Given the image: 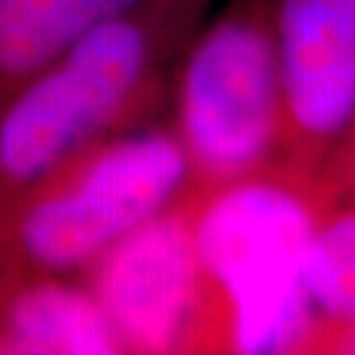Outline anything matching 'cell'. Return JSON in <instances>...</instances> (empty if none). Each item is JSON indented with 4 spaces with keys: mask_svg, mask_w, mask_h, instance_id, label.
I'll return each instance as SVG.
<instances>
[{
    "mask_svg": "<svg viewBox=\"0 0 355 355\" xmlns=\"http://www.w3.org/2000/svg\"><path fill=\"white\" fill-rule=\"evenodd\" d=\"M313 218L277 184H237L192 224L205 277L232 313V345L245 355L287 353L303 340L313 303L305 282Z\"/></svg>",
    "mask_w": 355,
    "mask_h": 355,
    "instance_id": "cell-1",
    "label": "cell"
},
{
    "mask_svg": "<svg viewBox=\"0 0 355 355\" xmlns=\"http://www.w3.org/2000/svg\"><path fill=\"white\" fill-rule=\"evenodd\" d=\"M145 66L148 40L127 16L89 29L3 111L0 177L11 184L48 177L124 108Z\"/></svg>",
    "mask_w": 355,
    "mask_h": 355,
    "instance_id": "cell-2",
    "label": "cell"
},
{
    "mask_svg": "<svg viewBox=\"0 0 355 355\" xmlns=\"http://www.w3.org/2000/svg\"><path fill=\"white\" fill-rule=\"evenodd\" d=\"M187 166L184 145L158 132L108 145L69 184L24 211L19 242L26 258L48 271L95 263L124 234L164 214Z\"/></svg>",
    "mask_w": 355,
    "mask_h": 355,
    "instance_id": "cell-3",
    "label": "cell"
},
{
    "mask_svg": "<svg viewBox=\"0 0 355 355\" xmlns=\"http://www.w3.org/2000/svg\"><path fill=\"white\" fill-rule=\"evenodd\" d=\"M282 105L274 42L248 21H224L195 45L184 66L182 145L214 174H242L266 155Z\"/></svg>",
    "mask_w": 355,
    "mask_h": 355,
    "instance_id": "cell-4",
    "label": "cell"
},
{
    "mask_svg": "<svg viewBox=\"0 0 355 355\" xmlns=\"http://www.w3.org/2000/svg\"><path fill=\"white\" fill-rule=\"evenodd\" d=\"M200 277L192 224L158 214L95 261L92 295L121 347L166 353L190 327Z\"/></svg>",
    "mask_w": 355,
    "mask_h": 355,
    "instance_id": "cell-5",
    "label": "cell"
},
{
    "mask_svg": "<svg viewBox=\"0 0 355 355\" xmlns=\"http://www.w3.org/2000/svg\"><path fill=\"white\" fill-rule=\"evenodd\" d=\"M282 101L308 137H334L355 119V0H282Z\"/></svg>",
    "mask_w": 355,
    "mask_h": 355,
    "instance_id": "cell-6",
    "label": "cell"
},
{
    "mask_svg": "<svg viewBox=\"0 0 355 355\" xmlns=\"http://www.w3.org/2000/svg\"><path fill=\"white\" fill-rule=\"evenodd\" d=\"M3 350L21 355H111L121 350L92 292L61 282L21 290L6 308Z\"/></svg>",
    "mask_w": 355,
    "mask_h": 355,
    "instance_id": "cell-7",
    "label": "cell"
},
{
    "mask_svg": "<svg viewBox=\"0 0 355 355\" xmlns=\"http://www.w3.org/2000/svg\"><path fill=\"white\" fill-rule=\"evenodd\" d=\"M140 0H0V74L32 76Z\"/></svg>",
    "mask_w": 355,
    "mask_h": 355,
    "instance_id": "cell-8",
    "label": "cell"
},
{
    "mask_svg": "<svg viewBox=\"0 0 355 355\" xmlns=\"http://www.w3.org/2000/svg\"><path fill=\"white\" fill-rule=\"evenodd\" d=\"M305 282L313 308L355 327V211L313 232Z\"/></svg>",
    "mask_w": 355,
    "mask_h": 355,
    "instance_id": "cell-9",
    "label": "cell"
},
{
    "mask_svg": "<svg viewBox=\"0 0 355 355\" xmlns=\"http://www.w3.org/2000/svg\"><path fill=\"white\" fill-rule=\"evenodd\" d=\"M347 350H350V353H355V337H353V343H350V347H347Z\"/></svg>",
    "mask_w": 355,
    "mask_h": 355,
    "instance_id": "cell-10",
    "label": "cell"
}]
</instances>
